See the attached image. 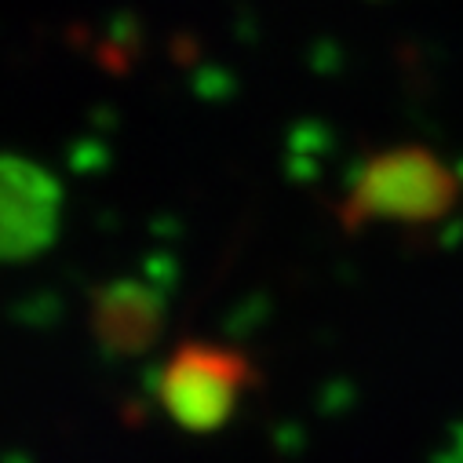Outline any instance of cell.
Masks as SVG:
<instances>
[{"label": "cell", "instance_id": "4", "mask_svg": "<svg viewBox=\"0 0 463 463\" xmlns=\"http://www.w3.org/2000/svg\"><path fill=\"white\" fill-rule=\"evenodd\" d=\"M165 328V292L150 281L121 278L91 296V332L113 358H139Z\"/></svg>", "mask_w": 463, "mask_h": 463}, {"label": "cell", "instance_id": "3", "mask_svg": "<svg viewBox=\"0 0 463 463\" xmlns=\"http://www.w3.org/2000/svg\"><path fill=\"white\" fill-rule=\"evenodd\" d=\"M62 222L59 179L30 157L0 154V263L41 256Z\"/></svg>", "mask_w": 463, "mask_h": 463}, {"label": "cell", "instance_id": "5", "mask_svg": "<svg viewBox=\"0 0 463 463\" xmlns=\"http://www.w3.org/2000/svg\"><path fill=\"white\" fill-rule=\"evenodd\" d=\"M434 463H463V423L452 427V434H449L445 449L434 456Z\"/></svg>", "mask_w": 463, "mask_h": 463}, {"label": "cell", "instance_id": "1", "mask_svg": "<svg viewBox=\"0 0 463 463\" xmlns=\"http://www.w3.org/2000/svg\"><path fill=\"white\" fill-rule=\"evenodd\" d=\"M456 175L423 146H402L369 157L346 194L339 219L346 230L369 222H409L423 226L456 208Z\"/></svg>", "mask_w": 463, "mask_h": 463}, {"label": "cell", "instance_id": "2", "mask_svg": "<svg viewBox=\"0 0 463 463\" xmlns=\"http://www.w3.org/2000/svg\"><path fill=\"white\" fill-rule=\"evenodd\" d=\"M260 383V369L230 346L186 339L165 362L157 398L165 412L190 434H215L238 412L245 391Z\"/></svg>", "mask_w": 463, "mask_h": 463}]
</instances>
